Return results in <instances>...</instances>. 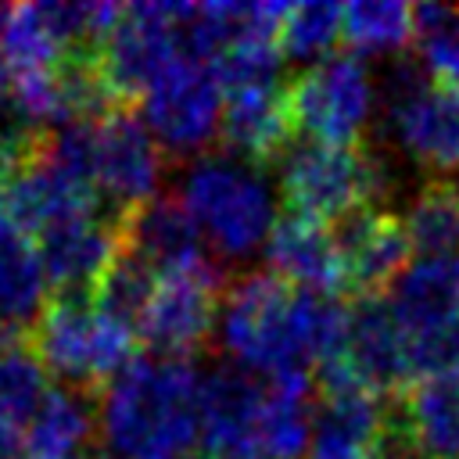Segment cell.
Listing matches in <instances>:
<instances>
[{
    "instance_id": "obj_1",
    "label": "cell",
    "mask_w": 459,
    "mask_h": 459,
    "mask_svg": "<svg viewBox=\"0 0 459 459\" xmlns=\"http://www.w3.org/2000/svg\"><path fill=\"white\" fill-rule=\"evenodd\" d=\"M226 351L273 380L308 377V366L344 359L348 305L301 290L276 273H244L226 287L219 316Z\"/></svg>"
},
{
    "instance_id": "obj_2",
    "label": "cell",
    "mask_w": 459,
    "mask_h": 459,
    "mask_svg": "<svg viewBox=\"0 0 459 459\" xmlns=\"http://www.w3.org/2000/svg\"><path fill=\"white\" fill-rule=\"evenodd\" d=\"M201 377L190 359L140 355L100 402L108 452L122 459H183L201 437Z\"/></svg>"
},
{
    "instance_id": "obj_3",
    "label": "cell",
    "mask_w": 459,
    "mask_h": 459,
    "mask_svg": "<svg viewBox=\"0 0 459 459\" xmlns=\"http://www.w3.org/2000/svg\"><path fill=\"white\" fill-rule=\"evenodd\" d=\"M29 344L47 369L79 391H104L136 355V330L97 316L90 294H54L29 330Z\"/></svg>"
},
{
    "instance_id": "obj_4",
    "label": "cell",
    "mask_w": 459,
    "mask_h": 459,
    "mask_svg": "<svg viewBox=\"0 0 459 459\" xmlns=\"http://www.w3.org/2000/svg\"><path fill=\"white\" fill-rule=\"evenodd\" d=\"M280 190L290 212L316 222H341L351 212L377 208L391 190L387 161L366 143H290L280 158Z\"/></svg>"
},
{
    "instance_id": "obj_5",
    "label": "cell",
    "mask_w": 459,
    "mask_h": 459,
    "mask_svg": "<svg viewBox=\"0 0 459 459\" xmlns=\"http://www.w3.org/2000/svg\"><path fill=\"white\" fill-rule=\"evenodd\" d=\"M183 204L226 258L251 255L276 226L265 176L233 154L197 158L183 176Z\"/></svg>"
},
{
    "instance_id": "obj_6",
    "label": "cell",
    "mask_w": 459,
    "mask_h": 459,
    "mask_svg": "<svg viewBox=\"0 0 459 459\" xmlns=\"http://www.w3.org/2000/svg\"><path fill=\"white\" fill-rule=\"evenodd\" d=\"M394 319L409 341L412 377L459 373V262L416 258L391 283L387 294Z\"/></svg>"
},
{
    "instance_id": "obj_7",
    "label": "cell",
    "mask_w": 459,
    "mask_h": 459,
    "mask_svg": "<svg viewBox=\"0 0 459 459\" xmlns=\"http://www.w3.org/2000/svg\"><path fill=\"white\" fill-rule=\"evenodd\" d=\"M183 57L176 4L122 7L118 25L97 50V72L115 108H133Z\"/></svg>"
},
{
    "instance_id": "obj_8",
    "label": "cell",
    "mask_w": 459,
    "mask_h": 459,
    "mask_svg": "<svg viewBox=\"0 0 459 459\" xmlns=\"http://www.w3.org/2000/svg\"><path fill=\"white\" fill-rule=\"evenodd\" d=\"M294 129L316 143H362L373 111V79L359 54H333L287 82Z\"/></svg>"
},
{
    "instance_id": "obj_9",
    "label": "cell",
    "mask_w": 459,
    "mask_h": 459,
    "mask_svg": "<svg viewBox=\"0 0 459 459\" xmlns=\"http://www.w3.org/2000/svg\"><path fill=\"white\" fill-rule=\"evenodd\" d=\"M387 133L423 169L459 165V100L430 82L420 61H398L384 82Z\"/></svg>"
},
{
    "instance_id": "obj_10",
    "label": "cell",
    "mask_w": 459,
    "mask_h": 459,
    "mask_svg": "<svg viewBox=\"0 0 459 459\" xmlns=\"http://www.w3.org/2000/svg\"><path fill=\"white\" fill-rule=\"evenodd\" d=\"M222 273L208 262L194 273L161 276L140 319V337L158 359H186L201 351L219 319Z\"/></svg>"
},
{
    "instance_id": "obj_11",
    "label": "cell",
    "mask_w": 459,
    "mask_h": 459,
    "mask_svg": "<svg viewBox=\"0 0 459 459\" xmlns=\"http://www.w3.org/2000/svg\"><path fill=\"white\" fill-rule=\"evenodd\" d=\"M222 86L212 68L190 57H179L143 97V118L161 147L186 154L219 136L222 126Z\"/></svg>"
},
{
    "instance_id": "obj_12",
    "label": "cell",
    "mask_w": 459,
    "mask_h": 459,
    "mask_svg": "<svg viewBox=\"0 0 459 459\" xmlns=\"http://www.w3.org/2000/svg\"><path fill=\"white\" fill-rule=\"evenodd\" d=\"M265 387L233 366H219L201 384V448L204 459H265L262 455Z\"/></svg>"
},
{
    "instance_id": "obj_13",
    "label": "cell",
    "mask_w": 459,
    "mask_h": 459,
    "mask_svg": "<svg viewBox=\"0 0 459 459\" xmlns=\"http://www.w3.org/2000/svg\"><path fill=\"white\" fill-rule=\"evenodd\" d=\"M118 222V240L129 255L147 262L158 276H176V273H194L208 265L204 244H201V226L183 204V197L172 194H154L126 212L115 215Z\"/></svg>"
},
{
    "instance_id": "obj_14",
    "label": "cell",
    "mask_w": 459,
    "mask_h": 459,
    "mask_svg": "<svg viewBox=\"0 0 459 459\" xmlns=\"http://www.w3.org/2000/svg\"><path fill=\"white\" fill-rule=\"evenodd\" d=\"M161 169L165 154L151 126L129 108H115L97 133V190L111 197L115 215L154 197Z\"/></svg>"
},
{
    "instance_id": "obj_15",
    "label": "cell",
    "mask_w": 459,
    "mask_h": 459,
    "mask_svg": "<svg viewBox=\"0 0 459 459\" xmlns=\"http://www.w3.org/2000/svg\"><path fill=\"white\" fill-rule=\"evenodd\" d=\"M377 394H402L412 377L409 341L387 294H362L348 305V344L341 359Z\"/></svg>"
},
{
    "instance_id": "obj_16",
    "label": "cell",
    "mask_w": 459,
    "mask_h": 459,
    "mask_svg": "<svg viewBox=\"0 0 459 459\" xmlns=\"http://www.w3.org/2000/svg\"><path fill=\"white\" fill-rule=\"evenodd\" d=\"M330 233L344 262L348 290H355V298L384 294L405 273V262L412 255L405 222L391 212H377V208L351 212L341 222H333Z\"/></svg>"
},
{
    "instance_id": "obj_17",
    "label": "cell",
    "mask_w": 459,
    "mask_h": 459,
    "mask_svg": "<svg viewBox=\"0 0 459 459\" xmlns=\"http://www.w3.org/2000/svg\"><path fill=\"white\" fill-rule=\"evenodd\" d=\"M265 258L280 280L301 290L326 294V298L348 290L344 262H341L330 226L308 215H298V212L280 215L265 240Z\"/></svg>"
},
{
    "instance_id": "obj_18",
    "label": "cell",
    "mask_w": 459,
    "mask_h": 459,
    "mask_svg": "<svg viewBox=\"0 0 459 459\" xmlns=\"http://www.w3.org/2000/svg\"><path fill=\"white\" fill-rule=\"evenodd\" d=\"M219 136L226 143V154L262 169L269 161H280L294 136V115L287 82L269 90H240L226 93L222 104V126Z\"/></svg>"
},
{
    "instance_id": "obj_19",
    "label": "cell",
    "mask_w": 459,
    "mask_h": 459,
    "mask_svg": "<svg viewBox=\"0 0 459 459\" xmlns=\"http://www.w3.org/2000/svg\"><path fill=\"white\" fill-rule=\"evenodd\" d=\"M36 247L43 258L47 283L57 287V294H90L104 276V269L122 251V240L115 215L111 219L86 215L47 230Z\"/></svg>"
},
{
    "instance_id": "obj_20",
    "label": "cell",
    "mask_w": 459,
    "mask_h": 459,
    "mask_svg": "<svg viewBox=\"0 0 459 459\" xmlns=\"http://www.w3.org/2000/svg\"><path fill=\"white\" fill-rule=\"evenodd\" d=\"M394 437L409 459H459V377H427L394 402Z\"/></svg>"
},
{
    "instance_id": "obj_21",
    "label": "cell",
    "mask_w": 459,
    "mask_h": 459,
    "mask_svg": "<svg viewBox=\"0 0 459 459\" xmlns=\"http://www.w3.org/2000/svg\"><path fill=\"white\" fill-rule=\"evenodd\" d=\"M93 402L90 391L79 387H54L47 391L43 405L29 420L25 430V455L29 459H79L82 445L93 434Z\"/></svg>"
},
{
    "instance_id": "obj_22",
    "label": "cell",
    "mask_w": 459,
    "mask_h": 459,
    "mask_svg": "<svg viewBox=\"0 0 459 459\" xmlns=\"http://www.w3.org/2000/svg\"><path fill=\"white\" fill-rule=\"evenodd\" d=\"M47 287L39 247L0 215V312L25 330L47 305Z\"/></svg>"
},
{
    "instance_id": "obj_23",
    "label": "cell",
    "mask_w": 459,
    "mask_h": 459,
    "mask_svg": "<svg viewBox=\"0 0 459 459\" xmlns=\"http://www.w3.org/2000/svg\"><path fill=\"white\" fill-rule=\"evenodd\" d=\"M316 427V402L308 377L276 380L262 405V455L265 459H301L308 434Z\"/></svg>"
},
{
    "instance_id": "obj_24",
    "label": "cell",
    "mask_w": 459,
    "mask_h": 459,
    "mask_svg": "<svg viewBox=\"0 0 459 459\" xmlns=\"http://www.w3.org/2000/svg\"><path fill=\"white\" fill-rule=\"evenodd\" d=\"M402 222L420 258L459 262V183H448V179L427 183Z\"/></svg>"
},
{
    "instance_id": "obj_25",
    "label": "cell",
    "mask_w": 459,
    "mask_h": 459,
    "mask_svg": "<svg viewBox=\"0 0 459 459\" xmlns=\"http://www.w3.org/2000/svg\"><path fill=\"white\" fill-rule=\"evenodd\" d=\"M158 273L140 262L136 255H129L126 247L115 255V262L104 269V276L97 280V287L90 290V301L97 308V316L104 319H115V323H126V326H140L154 290H158Z\"/></svg>"
},
{
    "instance_id": "obj_26",
    "label": "cell",
    "mask_w": 459,
    "mask_h": 459,
    "mask_svg": "<svg viewBox=\"0 0 459 459\" xmlns=\"http://www.w3.org/2000/svg\"><path fill=\"white\" fill-rule=\"evenodd\" d=\"M351 54H391L416 39V7L391 0H355L344 7V32Z\"/></svg>"
},
{
    "instance_id": "obj_27",
    "label": "cell",
    "mask_w": 459,
    "mask_h": 459,
    "mask_svg": "<svg viewBox=\"0 0 459 459\" xmlns=\"http://www.w3.org/2000/svg\"><path fill=\"white\" fill-rule=\"evenodd\" d=\"M416 50L430 82L459 100V7H416Z\"/></svg>"
},
{
    "instance_id": "obj_28",
    "label": "cell",
    "mask_w": 459,
    "mask_h": 459,
    "mask_svg": "<svg viewBox=\"0 0 459 459\" xmlns=\"http://www.w3.org/2000/svg\"><path fill=\"white\" fill-rule=\"evenodd\" d=\"M344 32V7L326 4V0H308V4H287L283 22H280V50L294 61H312L341 39Z\"/></svg>"
},
{
    "instance_id": "obj_29",
    "label": "cell",
    "mask_w": 459,
    "mask_h": 459,
    "mask_svg": "<svg viewBox=\"0 0 459 459\" xmlns=\"http://www.w3.org/2000/svg\"><path fill=\"white\" fill-rule=\"evenodd\" d=\"M0 47H4L14 75L18 72H54L68 57L57 47V39L50 36V29H47V22L39 14V4H18V7H11L7 25L0 32Z\"/></svg>"
},
{
    "instance_id": "obj_30",
    "label": "cell",
    "mask_w": 459,
    "mask_h": 459,
    "mask_svg": "<svg viewBox=\"0 0 459 459\" xmlns=\"http://www.w3.org/2000/svg\"><path fill=\"white\" fill-rule=\"evenodd\" d=\"M47 398V366L32 344H14L0 355V412L18 427L36 416Z\"/></svg>"
},
{
    "instance_id": "obj_31",
    "label": "cell",
    "mask_w": 459,
    "mask_h": 459,
    "mask_svg": "<svg viewBox=\"0 0 459 459\" xmlns=\"http://www.w3.org/2000/svg\"><path fill=\"white\" fill-rule=\"evenodd\" d=\"M22 337H25V330H22L18 323H11V319L0 312V355L11 351L14 344H22Z\"/></svg>"
},
{
    "instance_id": "obj_32",
    "label": "cell",
    "mask_w": 459,
    "mask_h": 459,
    "mask_svg": "<svg viewBox=\"0 0 459 459\" xmlns=\"http://www.w3.org/2000/svg\"><path fill=\"white\" fill-rule=\"evenodd\" d=\"M14 441H18V423H14V420H7V416L0 412V459H7V455H11Z\"/></svg>"
},
{
    "instance_id": "obj_33",
    "label": "cell",
    "mask_w": 459,
    "mask_h": 459,
    "mask_svg": "<svg viewBox=\"0 0 459 459\" xmlns=\"http://www.w3.org/2000/svg\"><path fill=\"white\" fill-rule=\"evenodd\" d=\"M7 75H11V61H7V54H4V47H0V100H7V93H11Z\"/></svg>"
},
{
    "instance_id": "obj_34",
    "label": "cell",
    "mask_w": 459,
    "mask_h": 459,
    "mask_svg": "<svg viewBox=\"0 0 459 459\" xmlns=\"http://www.w3.org/2000/svg\"><path fill=\"white\" fill-rule=\"evenodd\" d=\"M7 459H29V455H7Z\"/></svg>"
},
{
    "instance_id": "obj_35",
    "label": "cell",
    "mask_w": 459,
    "mask_h": 459,
    "mask_svg": "<svg viewBox=\"0 0 459 459\" xmlns=\"http://www.w3.org/2000/svg\"><path fill=\"white\" fill-rule=\"evenodd\" d=\"M79 459H100V455H79Z\"/></svg>"
},
{
    "instance_id": "obj_36",
    "label": "cell",
    "mask_w": 459,
    "mask_h": 459,
    "mask_svg": "<svg viewBox=\"0 0 459 459\" xmlns=\"http://www.w3.org/2000/svg\"><path fill=\"white\" fill-rule=\"evenodd\" d=\"M455 377H459V373H455Z\"/></svg>"
}]
</instances>
